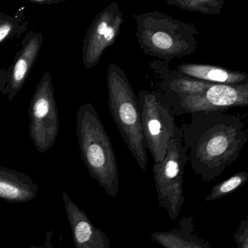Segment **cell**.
Masks as SVG:
<instances>
[{
	"label": "cell",
	"mask_w": 248,
	"mask_h": 248,
	"mask_svg": "<svg viewBox=\"0 0 248 248\" xmlns=\"http://www.w3.org/2000/svg\"><path fill=\"white\" fill-rule=\"evenodd\" d=\"M181 129L188 162L204 182L216 179L233 163L248 140L243 122L227 111L194 113Z\"/></svg>",
	"instance_id": "cell-1"
},
{
	"label": "cell",
	"mask_w": 248,
	"mask_h": 248,
	"mask_svg": "<svg viewBox=\"0 0 248 248\" xmlns=\"http://www.w3.org/2000/svg\"><path fill=\"white\" fill-rule=\"evenodd\" d=\"M149 66L160 79V91L175 116L248 107V84L217 85L193 79L170 69L163 61H153Z\"/></svg>",
	"instance_id": "cell-2"
},
{
	"label": "cell",
	"mask_w": 248,
	"mask_h": 248,
	"mask_svg": "<svg viewBox=\"0 0 248 248\" xmlns=\"http://www.w3.org/2000/svg\"><path fill=\"white\" fill-rule=\"evenodd\" d=\"M76 132L81 158L91 178L108 196L116 198L120 189V174L115 152L104 124L91 103L79 107Z\"/></svg>",
	"instance_id": "cell-3"
},
{
	"label": "cell",
	"mask_w": 248,
	"mask_h": 248,
	"mask_svg": "<svg viewBox=\"0 0 248 248\" xmlns=\"http://www.w3.org/2000/svg\"><path fill=\"white\" fill-rule=\"evenodd\" d=\"M134 18L136 39L144 54L168 62L189 56L198 48V30L189 23L158 11L134 15Z\"/></svg>",
	"instance_id": "cell-4"
},
{
	"label": "cell",
	"mask_w": 248,
	"mask_h": 248,
	"mask_svg": "<svg viewBox=\"0 0 248 248\" xmlns=\"http://www.w3.org/2000/svg\"><path fill=\"white\" fill-rule=\"evenodd\" d=\"M108 108L124 143L142 170L148 158L139 101L125 72L115 63L107 70Z\"/></svg>",
	"instance_id": "cell-5"
},
{
	"label": "cell",
	"mask_w": 248,
	"mask_h": 248,
	"mask_svg": "<svg viewBox=\"0 0 248 248\" xmlns=\"http://www.w3.org/2000/svg\"><path fill=\"white\" fill-rule=\"evenodd\" d=\"M188 152L183 142L182 130L177 127L168 142L163 160L154 163L153 175L159 207L166 210L170 220H176L185 202L184 175Z\"/></svg>",
	"instance_id": "cell-6"
},
{
	"label": "cell",
	"mask_w": 248,
	"mask_h": 248,
	"mask_svg": "<svg viewBox=\"0 0 248 248\" xmlns=\"http://www.w3.org/2000/svg\"><path fill=\"white\" fill-rule=\"evenodd\" d=\"M137 98L146 149L154 163H158L163 160L168 142L178 127L175 114L160 90H143Z\"/></svg>",
	"instance_id": "cell-7"
},
{
	"label": "cell",
	"mask_w": 248,
	"mask_h": 248,
	"mask_svg": "<svg viewBox=\"0 0 248 248\" xmlns=\"http://www.w3.org/2000/svg\"><path fill=\"white\" fill-rule=\"evenodd\" d=\"M29 114L30 138L37 152L45 153L54 146L60 125L50 72H45L36 86Z\"/></svg>",
	"instance_id": "cell-8"
},
{
	"label": "cell",
	"mask_w": 248,
	"mask_h": 248,
	"mask_svg": "<svg viewBox=\"0 0 248 248\" xmlns=\"http://www.w3.org/2000/svg\"><path fill=\"white\" fill-rule=\"evenodd\" d=\"M123 21V14L117 2L95 16L82 43V63L86 70L96 66L105 50L115 43Z\"/></svg>",
	"instance_id": "cell-9"
},
{
	"label": "cell",
	"mask_w": 248,
	"mask_h": 248,
	"mask_svg": "<svg viewBox=\"0 0 248 248\" xmlns=\"http://www.w3.org/2000/svg\"><path fill=\"white\" fill-rule=\"evenodd\" d=\"M43 43V34L30 31L21 42V48L16 55L12 64L7 69L8 81L3 91L9 101H13L27 82L37 61Z\"/></svg>",
	"instance_id": "cell-10"
},
{
	"label": "cell",
	"mask_w": 248,
	"mask_h": 248,
	"mask_svg": "<svg viewBox=\"0 0 248 248\" xmlns=\"http://www.w3.org/2000/svg\"><path fill=\"white\" fill-rule=\"evenodd\" d=\"M63 201L75 248H110L109 237L93 224L86 213L75 204L66 191L63 193Z\"/></svg>",
	"instance_id": "cell-11"
},
{
	"label": "cell",
	"mask_w": 248,
	"mask_h": 248,
	"mask_svg": "<svg viewBox=\"0 0 248 248\" xmlns=\"http://www.w3.org/2000/svg\"><path fill=\"white\" fill-rule=\"evenodd\" d=\"M175 70L180 75L217 85H242L248 84V75L243 72L204 63H185Z\"/></svg>",
	"instance_id": "cell-12"
},
{
	"label": "cell",
	"mask_w": 248,
	"mask_h": 248,
	"mask_svg": "<svg viewBox=\"0 0 248 248\" xmlns=\"http://www.w3.org/2000/svg\"><path fill=\"white\" fill-rule=\"evenodd\" d=\"M39 186L24 172L0 166V199L11 203L28 202L35 198Z\"/></svg>",
	"instance_id": "cell-13"
},
{
	"label": "cell",
	"mask_w": 248,
	"mask_h": 248,
	"mask_svg": "<svg viewBox=\"0 0 248 248\" xmlns=\"http://www.w3.org/2000/svg\"><path fill=\"white\" fill-rule=\"evenodd\" d=\"M195 232L194 219L184 217L178 226L165 232H155L151 234L152 241L165 248H211L208 241Z\"/></svg>",
	"instance_id": "cell-14"
},
{
	"label": "cell",
	"mask_w": 248,
	"mask_h": 248,
	"mask_svg": "<svg viewBox=\"0 0 248 248\" xmlns=\"http://www.w3.org/2000/svg\"><path fill=\"white\" fill-rule=\"evenodd\" d=\"M25 10L20 8L14 16L0 12V44L25 32L28 26Z\"/></svg>",
	"instance_id": "cell-15"
},
{
	"label": "cell",
	"mask_w": 248,
	"mask_h": 248,
	"mask_svg": "<svg viewBox=\"0 0 248 248\" xmlns=\"http://www.w3.org/2000/svg\"><path fill=\"white\" fill-rule=\"evenodd\" d=\"M168 5L184 11L197 12L203 15L213 16L220 14L224 0H167Z\"/></svg>",
	"instance_id": "cell-16"
},
{
	"label": "cell",
	"mask_w": 248,
	"mask_h": 248,
	"mask_svg": "<svg viewBox=\"0 0 248 248\" xmlns=\"http://www.w3.org/2000/svg\"><path fill=\"white\" fill-rule=\"evenodd\" d=\"M248 181V172L239 171L229 177L228 179L219 183L213 187L210 194L207 196L204 201L212 202L220 200L230 195L237 191L240 187L245 185Z\"/></svg>",
	"instance_id": "cell-17"
},
{
	"label": "cell",
	"mask_w": 248,
	"mask_h": 248,
	"mask_svg": "<svg viewBox=\"0 0 248 248\" xmlns=\"http://www.w3.org/2000/svg\"><path fill=\"white\" fill-rule=\"evenodd\" d=\"M237 248H248V219L245 218L239 223L233 236Z\"/></svg>",
	"instance_id": "cell-18"
},
{
	"label": "cell",
	"mask_w": 248,
	"mask_h": 248,
	"mask_svg": "<svg viewBox=\"0 0 248 248\" xmlns=\"http://www.w3.org/2000/svg\"><path fill=\"white\" fill-rule=\"evenodd\" d=\"M8 81V70L5 68L0 69V94L3 93Z\"/></svg>",
	"instance_id": "cell-19"
},
{
	"label": "cell",
	"mask_w": 248,
	"mask_h": 248,
	"mask_svg": "<svg viewBox=\"0 0 248 248\" xmlns=\"http://www.w3.org/2000/svg\"><path fill=\"white\" fill-rule=\"evenodd\" d=\"M53 232H49L46 234V241L44 243L40 246H31L30 248H53Z\"/></svg>",
	"instance_id": "cell-20"
},
{
	"label": "cell",
	"mask_w": 248,
	"mask_h": 248,
	"mask_svg": "<svg viewBox=\"0 0 248 248\" xmlns=\"http://www.w3.org/2000/svg\"><path fill=\"white\" fill-rule=\"evenodd\" d=\"M65 0H28V2L32 4H37L39 5H50L53 4L60 3V2H64Z\"/></svg>",
	"instance_id": "cell-21"
}]
</instances>
